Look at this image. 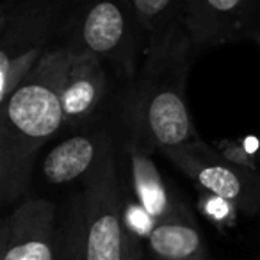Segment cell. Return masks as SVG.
<instances>
[{
    "instance_id": "cell-1",
    "label": "cell",
    "mask_w": 260,
    "mask_h": 260,
    "mask_svg": "<svg viewBox=\"0 0 260 260\" xmlns=\"http://www.w3.org/2000/svg\"><path fill=\"white\" fill-rule=\"evenodd\" d=\"M196 48L184 25L150 45L132 89L123 102L126 134L148 152L182 148L200 141L185 98Z\"/></svg>"
},
{
    "instance_id": "cell-2",
    "label": "cell",
    "mask_w": 260,
    "mask_h": 260,
    "mask_svg": "<svg viewBox=\"0 0 260 260\" xmlns=\"http://www.w3.org/2000/svg\"><path fill=\"white\" fill-rule=\"evenodd\" d=\"M70 57L62 45L50 48L0 102V200L6 205L27 194L38 153L64 125L61 84Z\"/></svg>"
},
{
    "instance_id": "cell-3",
    "label": "cell",
    "mask_w": 260,
    "mask_h": 260,
    "mask_svg": "<svg viewBox=\"0 0 260 260\" xmlns=\"http://www.w3.org/2000/svg\"><path fill=\"white\" fill-rule=\"evenodd\" d=\"M61 32L62 47L94 55L128 82L138 77L146 34L134 0H77Z\"/></svg>"
},
{
    "instance_id": "cell-4",
    "label": "cell",
    "mask_w": 260,
    "mask_h": 260,
    "mask_svg": "<svg viewBox=\"0 0 260 260\" xmlns=\"http://www.w3.org/2000/svg\"><path fill=\"white\" fill-rule=\"evenodd\" d=\"M73 200L64 235L70 260H121L123 219L114 146L105 152Z\"/></svg>"
},
{
    "instance_id": "cell-5",
    "label": "cell",
    "mask_w": 260,
    "mask_h": 260,
    "mask_svg": "<svg viewBox=\"0 0 260 260\" xmlns=\"http://www.w3.org/2000/svg\"><path fill=\"white\" fill-rule=\"evenodd\" d=\"M64 0H8L0 16V102L8 98L48 52L62 29Z\"/></svg>"
},
{
    "instance_id": "cell-6",
    "label": "cell",
    "mask_w": 260,
    "mask_h": 260,
    "mask_svg": "<svg viewBox=\"0 0 260 260\" xmlns=\"http://www.w3.org/2000/svg\"><path fill=\"white\" fill-rule=\"evenodd\" d=\"M160 153L191 178L198 189L228 200L242 216L253 217L260 214V171L242 170L226 162L202 139Z\"/></svg>"
},
{
    "instance_id": "cell-7",
    "label": "cell",
    "mask_w": 260,
    "mask_h": 260,
    "mask_svg": "<svg viewBox=\"0 0 260 260\" xmlns=\"http://www.w3.org/2000/svg\"><path fill=\"white\" fill-rule=\"evenodd\" d=\"M2 260H61L64 235L57 228V209L43 198H25L0 232Z\"/></svg>"
},
{
    "instance_id": "cell-8",
    "label": "cell",
    "mask_w": 260,
    "mask_h": 260,
    "mask_svg": "<svg viewBox=\"0 0 260 260\" xmlns=\"http://www.w3.org/2000/svg\"><path fill=\"white\" fill-rule=\"evenodd\" d=\"M182 25L196 50L251 41L260 30V0H185Z\"/></svg>"
},
{
    "instance_id": "cell-9",
    "label": "cell",
    "mask_w": 260,
    "mask_h": 260,
    "mask_svg": "<svg viewBox=\"0 0 260 260\" xmlns=\"http://www.w3.org/2000/svg\"><path fill=\"white\" fill-rule=\"evenodd\" d=\"M107 93L105 64L87 52H72L61 84L62 126L87 123L102 107Z\"/></svg>"
},
{
    "instance_id": "cell-10",
    "label": "cell",
    "mask_w": 260,
    "mask_h": 260,
    "mask_svg": "<svg viewBox=\"0 0 260 260\" xmlns=\"http://www.w3.org/2000/svg\"><path fill=\"white\" fill-rule=\"evenodd\" d=\"M146 244L152 260H209L198 223L189 207L180 200L153 226Z\"/></svg>"
},
{
    "instance_id": "cell-11",
    "label": "cell",
    "mask_w": 260,
    "mask_h": 260,
    "mask_svg": "<svg viewBox=\"0 0 260 260\" xmlns=\"http://www.w3.org/2000/svg\"><path fill=\"white\" fill-rule=\"evenodd\" d=\"M112 146L111 136L104 130L72 136L48 152L41 171L52 184H68L80 177H87Z\"/></svg>"
},
{
    "instance_id": "cell-12",
    "label": "cell",
    "mask_w": 260,
    "mask_h": 260,
    "mask_svg": "<svg viewBox=\"0 0 260 260\" xmlns=\"http://www.w3.org/2000/svg\"><path fill=\"white\" fill-rule=\"evenodd\" d=\"M123 150L128 162L130 192L157 224L175 209L178 200L168 191L159 168L152 159V152L130 134L125 136Z\"/></svg>"
},
{
    "instance_id": "cell-13",
    "label": "cell",
    "mask_w": 260,
    "mask_h": 260,
    "mask_svg": "<svg viewBox=\"0 0 260 260\" xmlns=\"http://www.w3.org/2000/svg\"><path fill=\"white\" fill-rule=\"evenodd\" d=\"M134 8L146 34V48L182 25L185 0H134Z\"/></svg>"
},
{
    "instance_id": "cell-14",
    "label": "cell",
    "mask_w": 260,
    "mask_h": 260,
    "mask_svg": "<svg viewBox=\"0 0 260 260\" xmlns=\"http://www.w3.org/2000/svg\"><path fill=\"white\" fill-rule=\"evenodd\" d=\"M217 153L223 157L226 162L234 164L242 170H251L260 171V143L255 138H246V139H224L216 146Z\"/></svg>"
},
{
    "instance_id": "cell-15",
    "label": "cell",
    "mask_w": 260,
    "mask_h": 260,
    "mask_svg": "<svg viewBox=\"0 0 260 260\" xmlns=\"http://www.w3.org/2000/svg\"><path fill=\"white\" fill-rule=\"evenodd\" d=\"M198 209H200V212H202L210 223L216 224L219 230H228V228H232L235 224V221H237V216H241V212H239L234 203L221 198V196L214 194V192L205 191V189H200Z\"/></svg>"
},
{
    "instance_id": "cell-16",
    "label": "cell",
    "mask_w": 260,
    "mask_h": 260,
    "mask_svg": "<svg viewBox=\"0 0 260 260\" xmlns=\"http://www.w3.org/2000/svg\"><path fill=\"white\" fill-rule=\"evenodd\" d=\"M121 219L123 230L136 235L141 241H148L150 232L155 226V221L139 205V202L132 196V192L126 198H121Z\"/></svg>"
},
{
    "instance_id": "cell-17",
    "label": "cell",
    "mask_w": 260,
    "mask_h": 260,
    "mask_svg": "<svg viewBox=\"0 0 260 260\" xmlns=\"http://www.w3.org/2000/svg\"><path fill=\"white\" fill-rule=\"evenodd\" d=\"M121 260H145V255H143V241L125 230H123Z\"/></svg>"
},
{
    "instance_id": "cell-18",
    "label": "cell",
    "mask_w": 260,
    "mask_h": 260,
    "mask_svg": "<svg viewBox=\"0 0 260 260\" xmlns=\"http://www.w3.org/2000/svg\"><path fill=\"white\" fill-rule=\"evenodd\" d=\"M251 41H253V43H256V47H258V48H260V30H256V32H255V34H253Z\"/></svg>"
},
{
    "instance_id": "cell-19",
    "label": "cell",
    "mask_w": 260,
    "mask_h": 260,
    "mask_svg": "<svg viewBox=\"0 0 260 260\" xmlns=\"http://www.w3.org/2000/svg\"><path fill=\"white\" fill-rule=\"evenodd\" d=\"M253 260H260V253H258V255H256V256H255V258H253Z\"/></svg>"
}]
</instances>
